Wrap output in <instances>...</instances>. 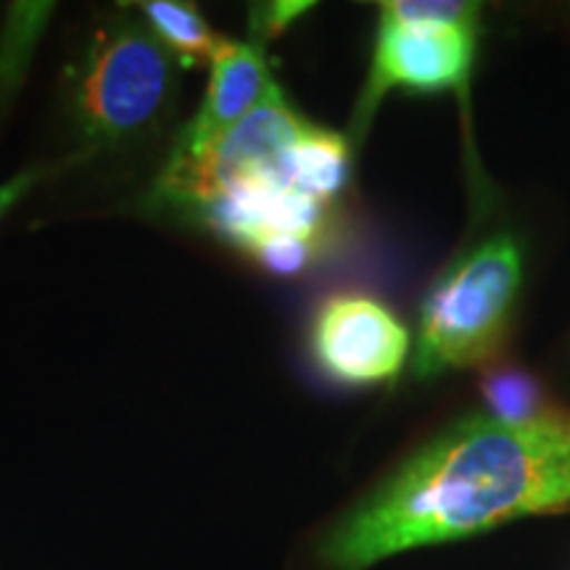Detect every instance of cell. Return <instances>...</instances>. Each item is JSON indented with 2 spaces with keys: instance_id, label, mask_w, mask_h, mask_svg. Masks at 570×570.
<instances>
[{
  "instance_id": "cell-1",
  "label": "cell",
  "mask_w": 570,
  "mask_h": 570,
  "mask_svg": "<svg viewBox=\"0 0 570 570\" xmlns=\"http://www.w3.org/2000/svg\"><path fill=\"white\" fill-rule=\"evenodd\" d=\"M570 508V412L525 423L473 415L420 449L320 541L331 570H365L415 547Z\"/></svg>"
},
{
  "instance_id": "cell-2",
  "label": "cell",
  "mask_w": 570,
  "mask_h": 570,
  "mask_svg": "<svg viewBox=\"0 0 570 570\" xmlns=\"http://www.w3.org/2000/svg\"><path fill=\"white\" fill-rule=\"evenodd\" d=\"M180 63L140 13H114L90 35L67 75V114L80 161L130 154L167 130L180 90Z\"/></svg>"
},
{
  "instance_id": "cell-3",
  "label": "cell",
  "mask_w": 570,
  "mask_h": 570,
  "mask_svg": "<svg viewBox=\"0 0 570 570\" xmlns=\"http://www.w3.org/2000/svg\"><path fill=\"white\" fill-rule=\"evenodd\" d=\"M520 288V252L499 235L470 252L425 298L412 370L431 377L497 354Z\"/></svg>"
},
{
  "instance_id": "cell-4",
  "label": "cell",
  "mask_w": 570,
  "mask_h": 570,
  "mask_svg": "<svg viewBox=\"0 0 570 570\" xmlns=\"http://www.w3.org/2000/svg\"><path fill=\"white\" fill-rule=\"evenodd\" d=\"M475 30L460 27H377L375 53L352 130L365 132L377 106L394 88L449 90L462 88L473 61Z\"/></svg>"
},
{
  "instance_id": "cell-5",
  "label": "cell",
  "mask_w": 570,
  "mask_h": 570,
  "mask_svg": "<svg viewBox=\"0 0 570 570\" xmlns=\"http://www.w3.org/2000/svg\"><path fill=\"white\" fill-rule=\"evenodd\" d=\"M312 352L317 365L341 383H377L402 370L410 336L373 298L333 296L312 325Z\"/></svg>"
},
{
  "instance_id": "cell-6",
  "label": "cell",
  "mask_w": 570,
  "mask_h": 570,
  "mask_svg": "<svg viewBox=\"0 0 570 570\" xmlns=\"http://www.w3.org/2000/svg\"><path fill=\"white\" fill-rule=\"evenodd\" d=\"M277 88L265 59V46L254 40L219 42L212 59L209 88L196 117L183 127L169 151L198 154L219 135L248 117Z\"/></svg>"
},
{
  "instance_id": "cell-7",
  "label": "cell",
  "mask_w": 570,
  "mask_h": 570,
  "mask_svg": "<svg viewBox=\"0 0 570 570\" xmlns=\"http://www.w3.org/2000/svg\"><path fill=\"white\" fill-rule=\"evenodd\" d=\"M138 13L148 30L154 32V38L167 48L180 67L212 63L219 42H223V35H217L206 24L202 11L194 3L148 0V3H138Z\"/></svg>"
},
{
  "instance_id": "cell-8",
  "label": "cell",
  "mask_w": 570,
  "mask_h": 570,
  "mask_svg": "<svg viewBox=\"0 0 570 570\" xmlns=\"http://www.w3.org/2000/svg\"><path fill=\"white\" fill-rule=\"evenodd\" d=\"M291 180L296 190L327 206L348 180V142L338 132L309 125L291 154Z\"/></svg>"
},
{
  "instance_id": "cell-9",
  "label": "cell",
  "mask_w": 570,
  "mask_h": 570,
  "mask_svg": "<svg viewBox=\"0 0 570 570\" xmlns=\"http://www.w3.org/2000/svg\"><path fill=\"white\" fill-rule=\"evenodd\" d=\"M53 3H17L11 6L9 24L0 38V111L17 96L24 80L27 63L32 59L35 42L42 35Z\"/></svg>"
},
{
  "instance_id": "cell-10",
  "label": "cell",
  "mask_w": 570,
  "mask_h": 570,
  "mask_svg": "<svg viewBox=\"0 0 570 570\" xmlns=\"http://www.w3.org/2000/svg\"><path fill=\"white\" fill-rule=\"evenodd\" d=\"M381 24L391 27H479V6L452 0H391L381 6Z\"/></svg>"
},
{
  "instance_id": "cell-11",
  "label": "cell",
  "mask_w": 570,
  "mask_h": 570,
  "mask_svg": "<svg viewBox=\"0 0 570 570\" xmlns=\"http://www.w3.org/2000/svg\"><path fill=\"white\" fill-rule=\"evenodd\" d=\"M483 394L494 417L508 420V423H525L544 412L539 407V386L518 370L489 375L483 383Z\"/></svg>"
},
{
  "instance_id": "cell-12",
  "label": "cell",
  "mask_w": 570,
  "mask_h": 570,
  "mask_svg": "<svg viewBox=\"0 0 570 570\" xmlns=\"http://www.w3.org/2000/svg\"><path fill=\"white\" fill-rule=\"evenodd\" d=\"M320 244H323V240L283 235V238H273L267 240V244H262L256 252H252V256L273 275L291 277L298 275L317 259Z\"/></svg>"
},
{
  "instance_id": "cell-13",
  "label": "cell",
  "mask_w": 570,
  "mask_h": 570,
  "mask_svg": "<svg viewBox=\"0 0 570 570\" xmlns=\"http://www.w3.org/2000/svg\"><path fill=\"white\" fill-rule=\"evenodd\" d=\"M77 164H80V159L71 154L67 159L56 164H35V167H27L24 173L13 175L11 180L0 183V223H3L6 214H9L17 204H21V198L30 196L42 180H51V177H56L59 173H67V169L77 167Z\"/></svg>"
},
{
  "instance_id": "cell-14",
  "label": "cell",
  "mask_w": 570,
  "mask_h": 570,
  "mask_svg": "<svg viewBox=\"0 0 570 570\" xmlns=\"http://www.w3.org/2000/svg\"><path fill=\"white\" fill-rule=\"evenodd\" d=\"M309 9L312 3H296V0H277V3L256 6L252 11V40L265 46V40L277 38Z\"/></svg>"
}]
</instances>
